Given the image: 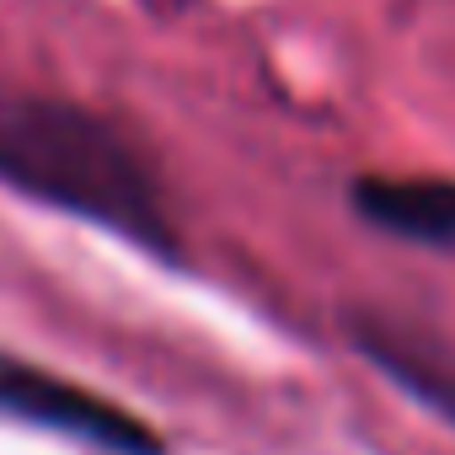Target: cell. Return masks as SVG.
Returning <instances> with one entry per match:
<instances>
[{
	"mask_svg": "<svg viewBox=\"0 0 455 455\" xmlns=\"http://www.w3.org/2000/svg\"><path fill=\"white\" fill-rule=\"evenodd\" d=\"M0 188L92 220L166 263L182 252L156 166L118 124L76 102L0 92Z\"/></svg>",
	"mask_w": 455,
	"mask_h": 455,
	"instance_id": "cell-1",
	"label": "cell"
},
{
	"mask_svg": "<svg viewBox=\"0 0 455 455\" xmlns=\"http://www.w3.org/2000/svg\"><path fill=\"white\" fill-rule=\"evenodd\" d=\"M0 412L22 418L33 428H49V434H65L76 444H92L102 455H166L161 434L145 418L6 348H0Z\"/></svg>",
	"mask_w": 455,
	"mask_h": 455,
	"instance_id": "cell-2",
	"label": "cell"
},
{
	"mask_svg": "<svg viewBox=\"0 0 455 455\" xmlns=\"http://www.w3.org/2000/svg\"><path fill=\"white\" fill-rule=\"evenodd\" d=\"M348 204L364 225L455 258V177H354Z\"/></svg>",
	"mask_w": 455,
	"mask_h": 455,
	"instance_id": "cell-3",
	"label": "cell"
},
{
	"mask_svg": "<svg viewBox=\"0 0 455 455\" xmlns=\"http://www.w3.org/2000/svg\"><path fill=\"white\" fill-rule=\"evenodd\" d=\"M354 343H359V354L375 364V370H386L407 396H418L423 407H434L444 423H455V354H439V348H428V343H412V338H402V332H391V327H375V322H354Z\"/></svg>",
	"mask_w": 455,
	"mask_h": 455,
	"instance_id": "cell-4",
	"label": "cell"
}]
</instances>
